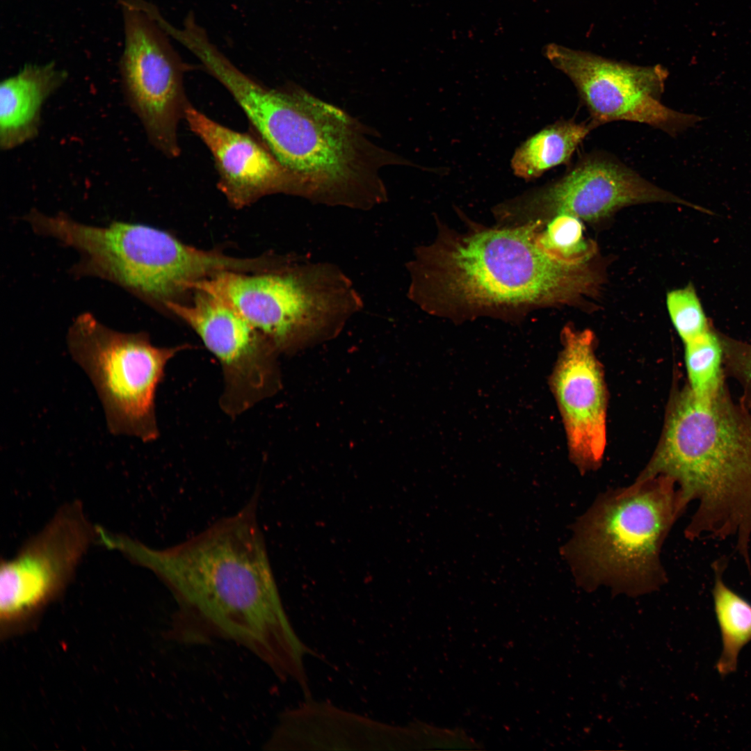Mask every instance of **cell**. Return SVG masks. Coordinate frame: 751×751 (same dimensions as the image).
Here are the masks:
<instances>
[{
  "mask_svg": "<svg viewBox=\"0 0 751 751\" xmlns=\"http://www.w3.org/2000/svg\"><path fill=\"white\" fill-rule=\"evenodd\" d=\"M594 128L590 121L579 123L571 120L557 122L542 129L515 152L511 159L514 174L530 181L554 167L567 163Z\"/></svg>",
  "mask_w": 751,
  "mask_h": 751,
  "instance_id": "e0dca14e",
  "label": "cell"
},
{
  "mask_svg": "<svg viewBox=\"0 0 751 751\" xmlns=\"http://www.w3.org/2000/svg\"><path fill=\"white\" fill-rule=\"evenodd\" d=\"M169 302L165 310L192 328L218 360L224 386L220 405L238 416L281 387L279 353L269 340L230 306L205 291Z\"/></svg>",
  "mask_w": 751,
  "mask_h": 751,
  "instance_id": "30bf717a",
  "label": "cell"
},
{
  "mask_svg": "<svg viewBox=\"0 0 751 751\" xmlns=\"http://www.w3.org/2000/svg\"><path fill=\"white\" fill-rule=\"evenodd\" d=\"M125 47L121 60L123 88L151 143L169 158L179 156L177 136L187 99L185 65L143 0L122 1Z\"/></svg>",
  "mask_w": 751,
  "mask_h": 751,
  "instance_id": "9c48e42d",
  "label": "cell"
},
{
  "mask_svg": "<svg viewBox=\"0 0 751 751\" xmlns=\"http://www.w3.org/2000/svg\"><path fill=\"white\" fill-rule=\"evenodd\" d=\"M538 245L551 258L568 266L590 264L596 253V245L583 234L581 220L560 214L551 218L545 230L536 234Z\"/></svg>",
  "mask_w": 751,
  "mask_h": 751,
  "instance_id": "ffe728a7",
  "label": "cell"
},
{
  "mask_svg": "<svg viewBox=\"0 0 751 751\" xmlns=\"http://www.w3.org/2000/svg\"><path fill=\"white\" fill-rule=\"evenodd\" d=\"M685 508L677 485L659 475L609 490L575 522L563 554L579 583L641 593L665 581L660 553Z\"/></svg>",
  "mask_w": 751,
  "mask_h": 751,
  "instance_id": "5b68a950",
  "label": "cell"
},
{
  "mask_svg": "<svg viewBox=\"0 0 751 751\" xmlns=\"http://www.w3.org/2000/svg\"><path fill=\"white\" fill-rule=\"evenodd\" d=\"M666 304L672 323L684 344L697 338L712 326L692 284L669 291Z\"/></svg>",
  "mask_w": 751,
  "mask_h": 751,
  "instance_id": "44dd1931",
  "label": "cell"
},
{
  "mask_svg": "<svg viewBox=\"0 0 751 751\" xmlns=\"http://www.w3.org/2000/svg\"><path fill=\"white\" fill-rule=\"evenodd\" d=\"M725 373L740 385L741 402L751 411V344L739 341L720 332Z\"/></svg>",
  "mask_w": 751,
  "mask_h": 751,
  "instance_id": "7402d4cb",
  "label": "cell"
},
{
  "mask_svg": "<svg viewBox=\"0 0 751 751\" xmlns=\"http://www.w3.org/2000/svg\"><path fill=\"white\" fill-rule=\"evenodd\" d=\"M27 222L35 233L77 252L72 273L120 286L156 308L182 300L191 284L212 275L219 259L213 250L186 244L152 226L122 221L92 225L64 213L33 209Z\"/></svg>",
  "mask_w": 751,
  "mask_h": 751,
  "instance_id": "52a82bcc",
  "label": "cell"
},
{
  "mask_svg": "<svg viewBox=\"0 0 751 751\" xmlns=\"http://www.w3.org/2000/svg\"><path fill=\"white\" fill-rule=\"evenodd\" d=\"M540 226L444 230L410 262L409 296L427 312L454 320L510 317L594 298L599 273L549 256L536 242Z\"/></svg>",
  "mask_w": 751,
  "mask_h": 751,
  "instance_id": "7a4b0ae2",
  "label": "cell"
},
{
  "mask_svg": "<svg viewBox=\"0 0 751 751\" xmlns=\"http://www.w3.org/2000/svg\"><path fill=\"white\" fill-rule=\"evenodd\" d=\"M259 492L236 514L165 549L109 533L106 546L152 571L177 604L170 636L185 644L226 640L282 678L302 666V645L282 608L258 518Z\"/></svg>",
  "mask_w": 751,
  "mask_h": 751,
  "instance_id": "6da1fadb",
  "label": "cell"
},
{
  "mask_svg": "<svg viewBox=\"0 0 751 751\" xmlns=\"http://www.w3.org/2000/svg\"><path fill=\"white\" fill-rule=\"evenodd\" d=\"M184 119L211 153L219 177L218 187L234 208L249 206L271 194L300 195L295 177L259 137L216 122L190 102Z\"/></svg>",
  "mask_w": 751,
  "mask_h": 751,
  "instance_id": "9a60e30c",
  "label": "cell"
},
{
  "mask_svg": "<svg viewBox=\"0 0 751 751\" xmlns=\"http://www.w3.org/2000/svg\"><path fill=\"white\" fill-rule=\"evenodd\" d=\"M339 108L296 86L282 88L263 141L296 179L300 196L369 209L386 198L379 169L396 160Z\"/></svg>",
  "mask_w": 751,
  "mask_h": 751,
  "instance_id": "277c9868",
  "label": "cell"
},
{
  "mask_svg": "<svg viewBox=\"0 0 751 751\" xmlns=\"http://www.w3.org/2000/svg\"><path fill=\"white\" fill-rule=\"evenodd\" d=\"M713 567L712 596L722 642L716 668L720 675L725 676L736 670L740 651L751 640V604L725 583L723 560L716 562Z\"/></svg>",
  "mask_w": 751,
  "mask_h": 751,
  "instance_id": "ac0fdd59",
  "label": "cell"
},
{
  "mask_svg": "<svg viewBox=\"0 0 751 751\" xmlns=\"http://www.w3.org/2000/svg\"><path fill=\"white\" fill-rule=\"evenodd\" d=\"M545 56L572 81L595 127L624 120L675 136L704 119L661 102L668 76L661 65H633L555 44L546 46Z\"/></svg>",
  "mask_w": 751,
  "mask_h": 751,
  "instance_id": "8fae6325",
  "label": "cell"
},
{
  "mask_svg": "<svg viewBox=\"0 0 751 751\" xmlns=\"http://www.w3.org/2000/svg\"><path fill=\"white\" fill-rule=\"evenodd\" d=\"M650 202L677 203L701 211L688 202L650 183L611 156H586L563 177L499 207L503 218L568 214L596 221L626 206ZM527 220V221H528ZM526 221V222H527ZM525 223V222H524Z\"/></svg>",
  "mask_w": 751,
  "mask_h": 751,
  "instance_id": "4fadbf2b",
  "label": "cell"
},
{
  "mask_svg": "<svg viewBox=\"0 0 751 751\" xmlns=\"http://www.w3.org/2000/svg\"><path fill=\"white\" fill-rule=\"evenodd\" d=\"M262 333L279 353H292L337 335L362 307L350 280L328 262L282 256L260 271L225 270L197 281Z\"/></svg>",
  "mask_w": 751,
  "mask_h": 751,
  "instance_id": "8992f818",
  "label": "cell"
},
{
  "mask_svg": "<svg viewBox=\"0 0 751 751\" xmlns=\"http://www.w3.org/2000/svg\"><path fill=\"white\" fill-rule=\"evenodd\" d=\"M97 538V526L88 521L79 501L60 507L14 558L1 561V620H22L58 595Z\"/></svg>",
  "mask_w": 751,
  "mask_h": 751,
  "instance_id": "7c38bea8",
  "label": "cell"
},
{
  "mask_svg": "<svg viewBox=\"0 0 751 751\" xmlns=\"http://www.w3.org/2000/svg\"><path fill=\"white\" fill-rule=\"evenodd\" d=\"M66 341L97 392L109 433L156 440L157 387L168 362L188 346H156L147 333L115 330L88 312L73 321Z\"/></svg>",
  "mask_w": 751,
  "mask_h": 751,
  "instance_id": "ba28073f",
  "label": "cell"
},
{
  "mask_svg": "<svg viewBox=\"0 0 751 751\" xmlns=\"http://www.w3.org/2000/svg\"><path fill=\"white\" fill-rule=\"evenodd\" d=\"M659 475L674 480L685 508L697 502L686 537L734 539L750 567L751 411L726 385L708 397L688 385L673 393L661 439L637 479Z\"/></svg>",
  "mask_w": 751,
  "mask_h": 751,
  "instance_id": "3957f363",
  "label": "cell"
},
{
  "mask_svg": "<svg viewBox=\"0 0 751 751\" xmlns=\"http://www.w3.org/2000/svg\"><path fill=\"white\" fill-rule=\"evenodd\" d=\"M594 342L590 330L565 327L550 382L570 458L582 472L600 465L606 442V390Z\"/></svg>",
  "mask_w": 751,
  "mask_h": 751,
  "instance_id": "5bb4252c",
  "label": "cell"
},
{
  "mask_svg": "<svg viewBox=\"0 0 751 751\" xmlns=\"http://www.w3.org/2000/svg\"><path fill=\"white\" fill-rule=\"evenodd\" d=\"M67 73L54 63L27 65L0 86V147L8 151L38 134L46 100L65 82Z\"/></svg>",
  "mask_w": 751,
  "mask_h": 751,
  "instance_id": "2e32d148",
  "label": "cell"
},
{
  "mask_svg": "<svg viewBox=\"0 0 751 751\" xmlns=\"http://www.w3.org/2000/svg\"><path fill=\"white\" fill-rule=\"evenodd\" d=\"M684 347L689 389L698 397L716 395L725 385L720 332L711 326Z\"/></svg>",
  "mask_w": 751,
  "mask_h": 751,
  "instance_id": "d6986e66",
  "label": "cell"
}]
</instances>
